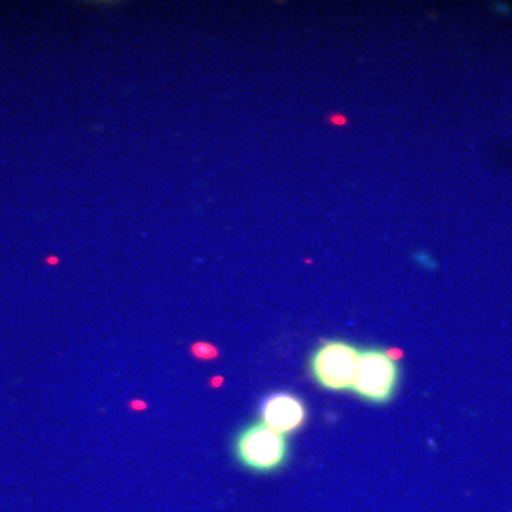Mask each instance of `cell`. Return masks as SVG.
<instances>
[{
	"label": "cell",
	"mask_w": 512,
	"mask_h": 512,
	"mask_svg": "<svg viewBox=\"0 0 512 512\" xmlns=\"http://www.w3.org/2000/svg\"><path fill=\"white\" fill-rule=\"evenodd\" d=\"M234 450L239 463L248 470L272 473L288 460L289 443L285 434L258 421L239 431Z\"/></svg>",
	"instance_id": "obj_1"
},
{
	"label": "cell",
	"mask_w": 512,
	"mask_h": 512,
	"mask_svg": "<svg viewBox=\"0 0 512 512\" xmlns=\"http://www.w3.org/2000/svg\"><path fill=\"white\" fill-rule=\"evenodd\" d=\"M360 350L345 340L330 339L313 350L309 370L320 387L332 392H348L355 382Z\"/></svg>",
	"instance_id": "obj_2"
},
{
	"label": "cell",
	"mask_w": 512,
	"mask_h": 512,
	"mask_svg": "<svg viewBox=\"0 0 512 512\" xmlns=\"http://www.w3.org/2000/svg\"><path fill=\"white\" fill-rule=\"evenodd\" d=\"M400 369L386 350H360L352 392L372 404H386L393 399L399 386Z\"/></svg>",
	"instance_id": "obj_3"
},
{
	"label": "cell",
	"mask_w": 512,
	"mask_h": 512,
	"mask_svg": "<svg viewBox=\"0 0 512 512\" xmlns=\"http://www.w3.org/2000/svg\"><path fill=\"white\" fill-rule=\"evenodd\" d=\"M261 419L266 426L286 436L301 429L308 419V410L301 397L296 394L272 393L262 400Z\"/></svg>",
	"instance_id": "obj_4"
}]
</instances>
